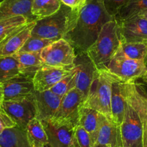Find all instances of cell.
I'll return each mask as SVG.
<instances>
[{"label":"cell","instance_id":"cell-1","mask_svg":"<svg viewBox=\"0 0 147 147\" xmlns=\"http://www.w3.org/2000/svg\"><path fill=\"white\" fill-rule=\"evenodd\" d=\"M115 17L109 14L102 0H87L79 12L73 28L64 37L80 53H86L103 26Z\"/></svg>","mask_w":147,"mask_h":147},{"label":"cell","instance_id":"cell-2","mask_svg":"<svg viewBox=\"0 0 147 147\" xmlns=\"http://www.w3.org/2000/svg\"><path fill=\"white\" fill-rule=\"evenodd\" d=\"M122 39L117 20H111L102 28L97 40L86 51L98 70L105 69L117 50Z\"/></svg>","mask_w":147,"mask_h":147},{"label":"cell","instance_id":"cell-3","mask_svg":"<svg viewBox=\"0 0 147 147\" xmlns=\"http://www.w3.org/2000/svg\"><path fill=\"white\" fill-rule=\"evenodd\" d=\"M80 10H72L62 3L55 14L36 21L31 36L53 41L64 38L73 28Z\"/></svg>","mask_w":147,"mask_h":147},{"label":"cell","instance_id":"cell-4","mask_svg":"<svg viewBox=\"0 0 147 147\" xmlns=\"http://www.w3.org/2000/svg\"><path fill=\"white\" fill-rule=\"evenodd\" d=\"M114 79L105 70H98L94 78L88 95L83 105L96 110L110 122H113L111 108V87Z\"/></svg>","mask_w":147,"mask_h":147},{"label":"cell","instance_id":"cell-5","mask_svg":"<svg viewBox=\"0 0 147 147\" xmlns=\"http://www.w3.org/2000/svg\"><path fill=\"white\" fill-rule=\"evenodd\" d=\"M105 70L114 80L121 83H132L146 71L147 68L143 60L113 58Z\"/></svg>","mask_w":147,"mask_h":147},{"label":"cell","instance_id":"cell-6","mask_svg":"<svg viewBox=\"0 0 147 147\" xmlns=\"http://www.w3.org/2000/svg\"><path fill=\"white\" fill-rule=\"evenodd\" d=\"M76 56L74 48L65 38L53 42L41 51L44 65L55 67L73 68Z\"/></svg>","mask_w":147,"mask_h":147},{"label":"cell","instance_id":"cell-7","mask_svg":"<svg viewBox=\"0 0 147 147\" xmlns=\"http://www.w3.org/2000/svg\"><path fill=\"white\" fill-rule=\"evenodd\" d=\"M48 138L50 147H78L76 138V126L53 118L41 121Z\"/></svg>","mask_w":147,"mask_h":147},{"label":"cell","instance_id":"cell-8","mask_svg":"<svg viewBox=\"0 0 147 147\" xmlns=\"http://www.w3.org/2000/svg\"><path fill=\"white\" fill-rule=\"evenodd\" d=\"M126 110L121 125L123 147H139L142 144V122L134 105L126 95Z\"/></svg>","mask_w":147,"mask_h":147},{"label":"cell","instance_id":"cell-9","mask_svg":"<svg viewBox=\"0 0 147 147\" xmlns=\"http://www.w3.org/2000/svg\"><path fill=\"white\" fill-rule=\"evenodd\" d=\"M2 109L16 122L17 126L24 131L29 122L36 118L33 95L22 99L4 100Z\"/></svg>","mask_w":147,"mask_h":147},{"label":"cell","instance_id":"cell-10","mask_svg":"<svg viewBox=\"0 0 147 147\" xmlns=\"http://www.w3.org/2000/svg\"><path fill=\"white\" fill-rule=\"evenodd\" d=\"M74 66L76 69V88L81 92L86 100L98 69L86 53H78Z\"/></svg>","mask_w":147,"mask_h":147},{"label":"cell","instance_id":"cell-11","mask_svg":"<svg viewBox=\"0 0 147 147\" xmlns=\"http://www.w3.org/2000/svg\"><path fill=\"white\" fill-rule=\"evenodd\" d=\"M84 101L81 92L74 88L62 98L60 107L53 119L69 122L76 127L78 125L80 109Z\"/></svg>","mask_w":147,"mask_h":147},{"label":"cell","instance_id":"cell-12","mask_svg":"<svg viewBox=\"0 0 147 147\" xmlns=\"http://www.w3.org/2000/svg\"><path fill=\"white\" fill-rule=\"evenodd\" d=\"M120 26L122 42L147 43V20L139 15L117 21Z\"/></svg>","mask_w":147,"mask_h":147},{"label":"cell","instance_id":"cell-13","mask_svg":"<svg viewBox=\"0 0 147 147\" xmlns=\"http://www.w3.org/2000/svg\"><path fill=\"white\" fill-rule=\"evenodd\" d=\"M73 68L55 67L43 65L33 76L34 90L39 92L50 90L57 82L68 75Z\"/></svg>","mask_w":147,"mask_h":147},{"label":"cell","instance_id":"cell-14","mask_svg":"<svg viewBox=\"0 0 147 147\" xmlns=\"http://www.w3.org/2000/svg\"><path fill=\"white\" fill-rule=\"evenodd\" d=\"M124 92L136 108L142 125V147H147V95L135 82L123 83Z\"/></svg>","mask_w":147,"mask_h":147},{"label":"cell","instance_id":"cell-15","mask_svg":"<svg viewBox=\"0 0 147 147\" xmlns=\"http://www.w3.org/2000/svg\"><path fill=\"white\" fill-rule=\"evenodd\" d=\"M36 109V118L40 121L53 118L60 107L62 98L52 92L34 91L33 94Z\"/></svg>","mask_w":147,"mask_h":147},{"label":"cell","instance_id":"cell-16","mask_svg":"<svg viewBox=\"0 0 147 147\" xmlns=\"http://www.w3.org/2000/svg\"><path fill=\"white\" fill-rule=\"evenodd\" d=\"M4 100L32 97L34 92L33 78L20 74L2 84Z\"/></svg>","mask_w":147,"mask_h":147},{"label":"cell","instance_id":"cell-17","mask_svg":"<svg viewBox=\"0 0 147 147\" xmlns=\"http://www.w3.org/2000/svg\"><path fill=\"white\" fill-rule=\"evenodd\" d=\"M33 0H1L0 1V20L23 16L29 22L37 20L32 14Z\"/></svg>","mask_w":147,"mask_h":147},{"label":"cell","instance_id":"cell-18","mask_svg":"<svg viewBox=\"0 0 147 147\" xmlns=\"http://www.w3.org/2000/svg\"><path fill=\"white\" fill-rule=\"evenodd\" d=\"M37 20L28 22L12 33L0 50V57L13 56L20 51L31 37V33Z\"/></svg>","mask_w":147,"mask_h":147},{"label":"cell","instance_id":"cell-19","mask_svg":"<svg viewBox=\"0 0 147 147\" xmlns=\"http://www.w3.org/2000/svg\"><path fill=\"white\" fill-rule=\"evenodd\" d=\"M103 118L104 116L96 110L83 105L80 108L78 125L84 128L89 133L94 145L97 142L99 129Z\"/></svg>","mask_w":147,"mask_h":147},{"label":"cell","instance_id":"cell-20","mask_svg":"<svg viewBox=\"0 0 147 147\" xmlns=\"http://www.w3.org/2000/svg\"><path fill=\"white\" fill-rule=\"evenodd\" d=\"M96 144L106 147H123L121 126L103 118Z\"/></svg>","mask_w":147,"mask_h":147},{"label":"cell","instance_id":"cell-21","mask_svg":"<svg viewBox=\"0 0 147 147\" xmlns=\"http://www.w3.org/2000/svg\"><path fill=\"white\" fill-rule=\"evenodd\" d=\"M126 105V98L123 83L114 80L112 84L111 100V108L113 123L121 126L124 117Z\"/></svg>","mask_w":147,"mask_h":147},{"label":"cell","instance_id":"cell-22","mask_svg":"<svg viewBox=\"0 0 147 147\" xmlns=\"http://www.w3.org/2000/svg\"><path fill=\"white\" fill-rule=\"evenodd\" d=\"M14 56L19 62L20 74L24 76L33 78L37 71L44 65L41 58V52H18Z\"/></svg>","mask_w":147,"mask_h":147},{"label":"cell","instance_id":"cell-23","mask_svg":"<svg viewBox=\"0 0 147 147\" xmlns=\"http://www.w3.org/2000/svg\"><path fill=\"white\" fill-rule=\"evenodd\" d=\"M0 147H31L24 130L20 127L4 130L0 135Z\"/></svg>","mask_w":147,"mask_h":147},{"label":"cell","instance_id":"cell-24","mask_svg":"<svg viewBox=\"0 0 147 147\" xmlns=\"http://www.w3.org/2000/svg\"><path fill=\"white\" fill-rule=\"evenodd\" d=\"M28 142L31 147H47L49 146L47 133L40 120L34 118L25 130Z\"/></svg>","mask_w":147,"mask_h":147},{"label":"cell","instance_id":"cell-25","mask_svg":"<svg viewBox=\"0 0 147 147\" xmlns=\"http://www.w3.org/2000/svg\"><path fill=\"white\" fill-rule=\"evenodd\" d=\"M146 55L147 43L121 42L119 50L113 58L144 61Z\"/></svg>","mask_w":147,"mask_h":147},{"label":"cell","instance_id":"cell-26","mask_svg":"<svg viewBox=\"0 0 147 147\" xmlns=\"http://www.w3.org/2000/svg\"><path fill=\"white\" fill-rule=\"evenodd\" d=\"M62 6L60 0H33L32 14L37 20L55 14Z\"/></svg>","mask_w":147,"mask_h":147},{"label":"cell","instance_id":"cell-27","mask_svg":"<svg viewBox=\"0 0 147 147\" xmlns=\"http://www.w3.org/2000/svg\"><path fill=\"white\" fill-rule=\"evenodd\" d=\"M20 74L19 62L14 55L0 57V84Z\"/></svg>","mask_w":147,"mask_h":147},{"label":"cell","instance_id":"cell-28","mask_svg":"<svg viewBox=\"0 0 147 147\" xmlns=\"http://www.w3.org/2000/svg\"><path fill=\"white\" fill-rule=\"evenodd\" d=\"M28 22L27 18L23 16H15L0 20V43Z\"/></svg>","mask_w":147,"mask_h":147},{"label":"cell","instance_id":"cell-29","mask_svg":"<svg viewBox=\"0 0 147 147\" xmlns=\"http://www.w3.org/2000/svg\"><path fill=\"white\" fill-rule=\"evenodd\" d=\"M147 10V0H129L120 10L115 19L117 21L138 15Z\"/></svg>","mask_w":147,"mask_h":147},{"label":"cell","instance_id":"cell-30","mask_svg":"<svg viewBox=\"0 0 147 147\" xmlns=\"http://www.w3.org/2000/svg\"><path fill=\"white\" fill-rule=\"evenodd\" d=\"M74 88H76V69H75V66L73 70L68 75L65 76L63 79L57 82L50 90H51L55 94L63 98L67 92H70Z\"/></svg>","mask_w":147,"mask_h":147},{"label":"cell","instance_id":"cell-31","mask_svg":"<svg viewBox=\"0 0 147 147\" xmlns=\"http://www.w3.org/2000/svg\"><path fill=\"white\" fill-rule=\"evenodd\" d=\"M53 40L47 39L40 38V37H30L26 41L19 52H26V53H36L41 52L43 49L50 44H51Z\"/></svg>","mask_w":147,"mask_h":147},{"label":"cell","instance_id":"cell-32","mask_svg":"<svg viewBox=\"0 0 147 147\" xmlns=\"http://www.w3.org/2000/svg\"><path fill=\"white\" fill-rule=\"evenodd\" d=\"M75 134L78 147H93L94 146L89 133L80 125L76 127Z\"/></svg>","mask_w":147,"mask_h":147},{"label":"cell","instance_id":"cell-33","mask_svg":"<svg viewBox=\"0 0 147 147\" xmlns=\"http://www.w3.org/2000/svg\"><path fill=\"white\" fill-rule=\"evenodd\" d=\"M102 1L109 14L112 17H116L120 10L129 0H102Z\"/></svg>","mask_w":147,"mask_h":147},{"label":"cell","instance_id":"cell-34","mask_svg":"<svg viewBox=\"0 0 147 147\" xmlns=\"http://www.w3.org/2000/svg\"><path fill=\"white\" fill-rule=\"evenodd\" d=\"M17 126L16 122L3 109H0V135L8 128Z\"/></svg>","mask_w":147,"mask_h":147},{"label":"cell","instance_id":"cell-35","mask_svg":"<svg viewBox=\"0 0 147 147\" xmlns=\"http://www.w3.org/2000/svg\"><path fill=\"white\" fill-rule=\"evenodd\" d=\"M65 5L67 6L72 10H80L85 4L87 0H60Z\"/></svg>","mask_w":147,"mask_h":147},{"label":"cell","instance_id":"cell-36","mask_svg":"<svg viewBox=\"0 0 147 147\" xmlns=\"http://www.w3.org/2000/svg\"><path fill=\"white\" fill-rule=\"evenodd\" d=\"M4 101V90H3L2 84H0V109H2V105Z\"/></svg>","mask_w":147,"mask_h":147},{"label":"cell","instance_id":"cell-37","mask_svg":"<svg viewBox=\"0 0 147 147\" xmlns=\"http://www.w3.org/2000/svg\"><path fill=\"white\" fill-rule=\"evenodd\" d=\"M138 15L142 16V17H144L145 19H146V20H147V10H146V11H144V12H143L140 13V14H139Z\"/></svg>","mask_w":147,"mask_h":147},{"label":"cell","instance_id":"cell-38","mask_svg":"<svg viewBox=\"0 0 147 147\" xmlns=\"http://www.w3.org/2000/svg\"><path fill=\"white\" fill-rule=\"evenodd\" d=\"M10 35H9V36H10ZM9 37H7V38L5 39V40H4L2 42H1V43H0V50H1V48L3 47V46H4V45L5 44V43H6V42H7V40H8V38H9Z\"/></svg>","mask_w":147,"mask_h":147},{"label":"cell","instance_id":"cell-39","mask_svg":"<svg viewBox=\"0 0 147 147\" xmlns=\"http://www.w3.org/2000/svg\"><path fill=\"white\" fill-rule=\"evenodd\" d=\"M142 79H143L144 82H146V83H147V70H146V71L145 72L143 76H142Z\"/></svg>","mask_w":147,"mask_h":147},{"label":"cell","instance_id":"cell-40","mask_svg":"<svg viewBox=\"0 0 147 147\" xmlns=\"http://www.w3.org/2000/svg\"><path fill=\"white\" fill-rule=\"evenodd\" d=\"M93 147H106V146H105L99 145V144H95Z\"/></svg>","mask_w":147,"mask_h":147},{"label":"cell","instance_id":"cell-41","mask_svg":"<svg viewBox=\"0 0 147 147\" xmlns=\"http://www.w3.org/2000/svg\"><path fill=\"white\" fill-rule=\"evenodd\" d=\"M144 62H145V65H146V68H147V55H146V58H145Z\"/></svg>","mask_w":147,"mask_h":147},{"label":"cell","instance_id":"cell-42","mask_svg":"<svg viewBox=\"0 0 147 147\" xmlns=\"http://www.w3.org/2000/svg\"><path fill=\"white\" fill-rule=\"evenodd\" d=\"M139 147H142V144H141V145L140 146H139Z\"/></svg>","mask_w":147,"mask_h":147},{"label":"cell","instance_id":"cell-43","mask_svg":"<svg viewBox=\"0 0 147 147\" xmlns=\"http://www.w3.org/2000/svg\"><path fill=\"white\" fill-rule=\"evenodd\" d=\"M1 1V0H0V1Z\"/></svg>","mask_w":147,"mask_h":147}]
</instances>
